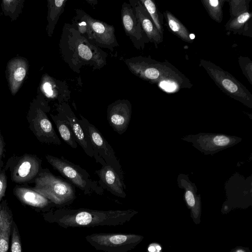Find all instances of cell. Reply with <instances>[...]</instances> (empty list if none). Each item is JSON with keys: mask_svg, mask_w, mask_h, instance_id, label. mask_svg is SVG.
Wrapping results in <instances>:
<instances>
[{"mask_svg": "<svg viewBox=\"0 0 252 252\" xmlns=\"http://www.w3.org/2000/svg\"><path fill=\"white\" fill-rule=\"evenodd\" d=\"M80 116L81 125L90 139L96 162L102 166L107 164L112 167L124 181V172L111 146L94 125L83 116Z\"/></svg>", "mask_w": 252, "mask_h": 252, "instance_id": "6", "label": "cell"}, {"mask_svg": "<svg viewBox=\"0 0 252 252\" xmlns=\"http://www.w3.org/2000/svg\"><path fill=\"white\" fill-rule=\"evenodd\" d=\"M43 89L46 95L49 97L54 98L52 84L49 82H45L43 85Z\"/></svg>", "mask_w": 252, "mask_h": 252, "instance_id": "32", "label": "cell"}, {"mask_svg": "<svg viewBox=\"0 0 252 252\" xmlns=\"http://www.w3.org/2000/svg\"><path fill=\"white\" fill-rule=\"evenodd\" d=\"M13 220L6 200L0 202V252H8Z\"/></svg>", "mask_w": 252, "mask_h": 252, "instance_id": "17", "label": "cell"}, {"mask_svg": "<svg viewBox=\"0 0 252 252\" xmlns=\"http://www.w3.org/2000/svg\"><path fill=\"white\" fill-rule=\"evenodd\" d=\"M168 30L182 40L192 43L194 38L187 27L171 12L165 10L163 12Z\"/></svg>", "mask_w": 252, "mask_h": 252, "instance_id": "19", "label": "cell"}, {"mask_svg": "<svg viewBox=\"0 0 252 252\" xmlns=\"http://www.w3.org/2000/svg\"><path fill=\"white\" fill-rule=\"evenodd\" d=\"M6 171L4 167L1 169H0V202L5 195L7 186Z\"/></svg>", "mask_w": 252, "mask_h": 252, "instance_id": "29", "label": "cell"}, {"mask_svg": "<svg viewBox=\"0 0 252 252\" xmlns=\"http://www.w3.org/2000/svg\"><path fill=\"white\" fill-rule=\"evenodd\" d=\"M14 195L23 204L39 209L50 208L55 205L31 187L16 185L13 189Z\"/></svg>", "mask_w": 252, "mask_h": 252, "instance_id": "16", "label": "cell"}, {"mask_svg": "<svg viewBox=\"0 0 252 252\" xmlns=\"http://www.w3.org/2000/svg\"><path fill=\"white\" fill-rule=\"evenodd\" d=\"M251 1V0H227V2L229 5L230 18L249 11Z\"/></svg>", "mask_w": 252, "mask_h": 252, "instance_id": "23", "label": "cell"}, {"mask_svg": "<svg viewBox=\"0 0 252 252\" xmlns=\"http://www.w3.org/2000/svg\"><path fill=\"white\" fill-rule=\"evenodd\" d=\"M227 0H201V2L210 18L218 23L222 21V8Z\"/></svg>", "mask_w": 252, "mask_h": 252, "instance_id": "21", "label": "cell"}, {"mask_svg": "<svg viewBox=\"0 0 252 252\" xmlns=\"http://www.w3.org/2000/svg\"><path fill=\"white\" fill-rule=\"evenodd\" d=\"M50 116L56 126L62 139L71 148L76 149L77 147L78 143L72 130L67 124L57 115L50 114Z\"/></svg>", "mask_w": 252, "mask_h": 252, "instance_id": "20", "label": "cell"}, {"mask_svg": "<svg viewBox=\"0 0 252 252\" xmlns=\"http://www.w3.org/2000/svg\"><path fill=\"white\" fill-rule=\"evenodd\" d=\"M226 31L252 37V13L245 12L230 18L224 26Z\"/></svg>", "mask_w": 252, "mask_h": 252, "instance_id": "18", "label": "cell"}, {"mask_svg": "<svg viewBox=\"0 0 252 252\" xmlns=\"http://www.w3.org/2000/svg\"><path fill=\"white\" fill-rule=\"evenodd\" d=\"M99 178V185L113 195L122 198H126V185L115 170L108 165H103L95 171Z\"/></svg>", "mask_w": 252, "mask_h": 252, "instance_id": "13", "label": "cell"}, {"mask_svg": "<svg viewBox=\"0 0 252 252\" xmlns=\"http://www.w3.org/2000/svg\"><path fill=\"white\" fill-rule=\"evenodd\" d=\"M5 152V143L3 136L0 129V169L4 167L3 158Z\"/></svg>", "mask_w": 252, "mask_h": 252, "instance_id": "30", "label": "cell"}, {"mask_svg": "<svg viewBox=\"0 0 252 252\" xmlns=\"http://www.w3.org/2000/svg\"><path fill=\"white\" fill-rule=\"evenodd\" d=\"M199 66L205 69L222 92L247 106L252 107V94L231 74L210 61L204 59L200 60Z\"/></svg>", "mask_w": 252, "mask_h": 252, "instance_id": "4", "label": "cell"}, {"mask_svg": "<svg viewBox=\"0 0 252 252\" xmlns=\"http://www.w3.org/2000/svg\"><path fill=\"white\" fill-rule=\"evenodd\" d=\"M135 15L149 42L153 43L156 48L162 42L163 36L156 27L150 16L140 0L130 1Z\"/></svg>", "mask_w": 252, "mask_h": 252, "instance_id": "14", "label": "cell"}, {"mask_svg": "<svg viewBox=\"0 0 252 252\" xmlns=\"http://www.w3.org/2000/svg\"><path fill=\"white\" fill-rule=\"evenodd\" d=\"M126 63L134 75L156 84L164 91L176 93L193 86L185 74L167 61L160 62L152 59L150 56H140L127 59Z\"/></svg>", "mask_w": 252, "mask_h": 252, "instance_id": "2", "label": "cell"}, {"mask_svg": "<svg viewBox=\"0 0 252 252\" xmlns=\"http://www.w3.org/2000/svg\"><path fill=\"white\" fill-rule=\"evenodd\" d=\"M45 158L54 169L82 190L84 194H103L104 190L99 185L97 181L93 180L89 173L79 165L68 160L63 157L59 158L47 154L45 155Z\"/></svg>", "mask_w": 252, "mask_h": 252, "instance_id": "5", "label": "cell"}, {"mask_svg": "<svg viewBox=\"0 0 252 252\" xmlns=\"http://www.w3.org/2000/svg\"><path fill=\"white\" fill-rule=\"evenodd\" d=\"M238 63L243 75L252 85V62L248 57L239 56Z\"/></svg>", "mask_w": 252, "mask_h": 252, "instance_id": "24", "label": "cell"}, {"mask_svg": "<svg viewBox=\"0 0 252 252\" xmlns=\"http://www.w3.org/2000/svg\"><path fill=\"white\" fill-rule=\"evenodd\" d=\"M143 239L133 233H95L85 237L96 250L104 252H130Z\"/></svg>", "mask_w": 252, "mask_h": 252, "instance_id": "7", "label": "cell"}, {"mask_svg": "<svg viewBox=\"0 0 252 252\" xmlns=\"http://www.w3.org/2000/svg\"><path fill=\"white\" fill-rule=\"evenodd\" d=\"M150 16L158 32L163 35V14L160 12L155 2L152 0H140Z\"/></svg>", "mask_w": 252, "mask_h": 252, "instance_id": "22", "label": "cell"}, {"mask_svg": "<svg viewBox=\"0 0 252 252\" xmlns=\"http://www.w3.org/2000/svg\"><path fill=\"white\" fill-rule=\"evenodd\" d=\"M185 198L188 205L193 207L195 204V198L193 194L190 190H187L185 194Z\"/></svg>", "mask_w": 252, "mask_h": 252, "instance_id": "31", "label": "cell"}, {"mask_svg": "<svg viewBox=\"0 0 252 252\" xmlns=\"http://www.w3.org/2000/svg\"><path fill=\"white\" fill-rule=\"evenodd\" d=\"M47 109L38 108L27 116L29 127L41 143L60 145L62 142L57 135L46 112Z\"/></svg>", "mask_w": 252, "mask_h": 252, "instance_id": "9", "label": "cell"}, {"mask_svg": "<svg viewBox=\"0 0 252 252\" xmlns=\"http://www.w3.org/2000/svg\"><path fill=\"white\" fill-rule=\"evenodd\" d=\"M161 247L157 244H151L148 248V252H160Z\"/></svg>", "mask_w": 252, "mask_h": 252, "instance_id": "33", "label": "cell"}, {"mask_svg": "<svg viewBox=\"0 0 252 252\" xmlns=\"http://www.w3.org/2000/svg\"><path fill=\"white\" fill-rule=\"evenodd\" d=\"M205 140L209 141V144H207L209 146V147L212 146V145L213 147H225L232 142L229 137L224 135H216L209 138V140L206 139Z\"/></svg>", "mask_w": 252, "mask_h": 252, "instance_id": "27", "label": "cell"}, {"mask_svg": "<svg viewBox=\"0 0 252 252\" xmlns=\"http://www.w3.org/2000/svg\"><path fill=\"white\" fill-rule=\"evenodd\" d=\"M85 20L91 30V39L106 46L117 44L113 26L94 19L89 16L86 17Z\"/></svg>", "mask_w": 252, "mask_h": 252, "instance_id": "15", "label": "cell"}, {"mask_svg": "<svg viewBox=\"0 0 252 252\" xmlns=\"http://www.w3.org/2000/svg\"><path fill=\"white\" fill-rule=\"evenodd\" d=\"M78 55L86 61H93L95 59L91 48L87 44L80 42L77 47Z\"/></svg>", "mask_w": 252, "mask_h": 252, "instance_id": "26", "label": "cell"}, {"mask_svg": "<svg viewBox=\"0 0 252 252\" xmlns=\"http://www.w3.org/2000/svg\"><path fill=\"white\" fill-rule=\"evenodd\" d=\"M138 212L132 209L97 210L60 208L45 215L46 220L64 228L118 226L128 222Z\"/></svg>", "mask_w": 252, "mask_h": 252, "instance_id": "1", "label": "cell"}, {"mask_svg": "<svg viewBox=\"0 0 252 252\" xmlns=\"http://www.w3.org/2000/svg\"><path fill=\"white\" fill-rule=\"evenodd\" d=\"M121 17L124 30L133 40L135 46L138 49H143L145 44L149 41L135 16L131 4L123 3Z\"/></svg>", "mask_w": 252, "mask_h": 252, "instance_id": "12", "label": "cell"}, {"mask_svg": "<svg viewBox=\"0 0 252 252\" xmlns=\"http://www.w3.org/2000/svg\"><path fill=\"white\" fill-rule=\"evenodd\" d=\"M132 113L131 105L126 100H118L107 108V118L109 126L119 134L128 128Z\"/></svg>", "mask_w": 252, "mask_h": 252, "instance_id": "11", "label": "cell"}, {"mask_svg": "<svg viewBox=\"0 0 252 252\" xmlns=\"http://www.w3.org/2000/svg\"><path fill=\"white\" fill-rule=\"evenodd\" d=\"M11 252H22L21 238L15 222L12 224Z\"/></svg>", "mask_w": 252, "mask_h": 252, "instance_id": "25", "label": "cell"}, {"mask_svg": "<svg viewBox=\"0 0 252 252\" xmlns=\"http://www.w3.org/2000/svg\"><path fill=\"white\" fill-rule=\"evenodd\" d=\"M57 115L64 121L72 130L77 143L83 149L87 156L93 158L94 152L90 139L81 125L79 119L68 104L65 102L61 103L57 108Z\"/></svg>", "mask_w": 252, "mask_h": 252, "instance_id": "10", "label": "cell"}, {"mask_svg": "<svg viewBox=\"0 0 252 252\" xmlns=\"http://www.w3.org/2000/svg\"><path fill=\"white\" fill-rule=\"evenodd\" d=\"M42 160L36 155L25 154L13 155L7 160L4 167L10 172L12 182L18 184L31 183L38 175Z\"/></svg>", "mask_w": 252, "mask_h": 252, "instance_id": "8", "label": "cell"}, {"mask_svg": "<svg viewBox=\"0 0 252 252\" xmlns=\"http://www.w3.org/2000/svg\"><path fill=\"white\" fill-rule=\"evenodd\" d=\"M236 252H245L242 249H238L236 251Z\"/></svg>", "mask_w": 252, "mask_h": 252, "instance_id": "34", "label": "cell"}, {"mask_svg": "<svg viewBox=\"0 0 252 252\" xmlns=\"http://www.w3.org/2000/svg\"><path fill=\"white\" fill-rule=\"evenodd\" d=\"M31 183L34 184L31 187L33 190L60 208L69 205L76 198L75 189L72 184L53 174L48 168H42Z\"/></svg>", "mask_w": 252, "mask_h": 252, "instance_id": "3", "label": "cell"}, {"mask_svg": "<svg viewBox=\"0 0 252 252\" xmlns=\"http://www.w3.org/2000/svg\"><path fill=\"white\" fill-rule=\"evenodd\" d=\"M26 74V70L23 66H18L14 69L11 74L12 83L19 84L24 79Z\"/></svg>", "mask_w": 252, "mask_h": 252, "instance_id": "28", "label": "cell"}]
</instances>
